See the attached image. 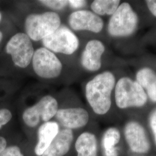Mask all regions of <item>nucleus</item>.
<instances>
[{
	"instance_id": "obj_1",
	"label": "nucleus",
	"mask_w": 156,
	"mask_h": 156,
	"mask_svg": "<svg viewBox=\"0 0 156 156\" xmlns=\"http://www.w3.org/2000/svg\"><path fill=\"white\" fill-rule=\"evenodd\" d=\"M115 85V76L110 71L101 73L87 83L86 97L95 113L104 115L110 110L112 93Z\"/></svg>"
},
{
	"instance_id": "obj_2",
	"label": "nucleus",
	"mask_w": 156,
	"mask_h": 156,
	"mask_svg": "<svg viewBox=\"0 0 156 156\" xmlns=\"http://www.w3.org/2000/svg\"><path fill=\"white\" fill-rule=\"evenodd\" d=\"M115 102L120 109L140 108L147 102L145 90L136 81L128 77L120 78L115 85Z\"/></svg>"
},
{
	"instance_id": "obj_3",
	"label": "nucleus",
	"mask_w": 156,
	"mask_h": 156,
	"mask_svg": "<svg viewBox=\"0 0 156 156\" xmlns=\"http://www.w3.org/2000/svg\"><path fill=\"white\" fill-rule=\"evenodd\" d=\"M60 25L61 19L57 13L46 12L28 15L25 20L24 28L30 39L39 41L54 33Z\"/></svg>"
},
{
	"instance_id": "obj_4",
	"label": "nucleus",
	"mask_w": 156,
	"mask_h": 156,
	"mask_svg": "<svg viewBox=\"0 0 156 156\" xmlns=\"http://www.w3.org/2000/svg\"><path fill=\"white\" fill-rule=\"evenodd\" d=\"M138 24V17L127 2H123L112 15L108 31L114 37H126L134 33Z\"/></svg>"
},
{
	"instance_id": "obj_5",
	"label": "nucleus",
	"mask_w": 156,
	"mask_h": 156,
	"mask_svg": "<svg viewBox=\"0 0 156 156\" xmlns=\"http://www.w3.org/2000/svg\"><path fill=\"white\" fill-rule=\"evenodd\" d=\"M5 50L17 67L25 68L32 62L34 49L31 39L26 33H19L12 37L6 45Z\"/></svg>"
},
{
	"instance_id": "obj_6",
	"label": "nucleus",
	"mask_w": 156,
	"mask_h": 156,
	"mask_svg": "<svg viewBox=\"0 0 156 156\" xmlns=\"http://www.w3.org/2000/svg\"><path fill=\"white\" fill-rule=\"evenodd\" d=\"M44 48L52 52L71 55L78 49L79 41L77 36L66 26H60L56 31L42 41Z\"/></svg>"
},
{
	"instance_id": "obj_7",
	"label": "nucleus",
	"mask_w": 156,
	"mask_h": 156,
	"mask_svg": "<svg viewBox=\"0 0 156 156\" xmlns=\"http://www.w3.org/2000/svg\"><path fill=\"white\" fill-rule=\"evenodd\" d=\"M32 64L35 73L40 78L46 79L57 78L62 69L59 58L53 52L44 47L34 51Z\"/></svg>"
},
{
	"instance_id": "obj_8",
	"label": "nucleus",
	"mask_w": 156,
	"mask_h": 156,
	"mask_svg": "<svg viewBox=\"0 0 156 156\" xmlns=\"http://www.w3.org/2000/svg\"><path fill=\"white\" fill-rule=\"evenodd\" d=\"M58 110L57 100L53 97L47 95L24 111L23 120L28 127L33 128L38 126L41 120L45 122H49L55 116Z\"/></svg>"
},
{
	"instance_id": "obj_9",
	"label": "nucleus",
	"mask_w": 156,
	"mask_h": 156,
	"mask_svg": "<svg viewBox=\"0 0 156 156\" xmlns=\"http://www.w3.org/2000/svg\"><path fill=\"white\" fill-rule=\"evenodd\" d=\"M126 142L129 150L133 153L145 154L149 152L151 145L145 128L140 123L130 121L124 129Z\"/></svg>"
},
{
	"instance_id": "obj_10",
	"label": "nucleus",
	"mask_w": 156,
	"mask_h": 156,
	"mask_svg": "<svg viewBox=\"0 0 156 156\" xmlns=\"http://www.w3.org/2000/svg\"><path fill=\"white\" fill-rule=\"evenodd\" d=\"M68 23L75 31H89L94 33H99L104 27L103 20L88 10L73 12L68 17Z\"/></svg>"
},
{
	"instance_id": "obj_11",
	"label": "nucleus",
	"mask_w": 156,
	"mask_h": 156,
	"mask_svg": "<svg viewBox=\"0 0 156 156\" xmlns=\"http://www.w3.org/2000/svg\"><path fill=\"white\" fill-rule=\"evenodd\" d=\"M55 117L62 126L71 130L83 127L89 120L88 112L82 108L58 109Z\"/></svg>"
},
{
	"instance_id": "obj_12",
	"label": "nucleus",
	"mask_w": 156,
	"mask_h": 156,
	"mask_svg": "<svg viewBox=\"0 0 156 156\" xmlns=\"http://www.w3.org/2000/svg\"><path fill=\"white\" fill-rule=\"evenodd\" d=\"M105 50L104 44L99 40L89 41L85 46L81 56V64L90 72L98 71L101 67V57Z\"/></svg>"
},
{
	"instance_id": "obj_13",
	"label": "nucleus",
	"mask_w": 156,
	"mask_h": 156,
	"mask_svg": "<svg viewBox=\"0 0 156 156\" xmlns=\"http://www.w3.org/2000/svg\"><path fill=\"white\" fill-rule=\"evenodd\" d=\"M73 139V131L64 128L60 130L48 149L41 156H64L69 151Z\"/></svg>"
},
{
	"instance_id": "obj_14",
	"label": "nucleus",
	"mask_w": 156,
	"mask_h": 156,
	"mask_svg": "<svg viewBox=\"0 0 156 156\" xmlns=\"http://www.w3.org/2000/svg\"><path fill=\"white\" fill-rule=\"evenodd\" d=\"M59 126L56 122H48L42 124L38 130V143L35 147V153L41 156L48 149L59 132Z\"/></svg>"
},
{
	"instance_id": "obj_15",
	"label": "nucleus",
	"mask_w": 156,
	"mask_h": 156,
	"mask_svg": "<svg viewBox=\"0 0 156 156\" xmlns=\"http://www.w3.org/2000/svg\"><path fill=\"white\" fill-rule=\"evenodd\" d=\"M136 82L153 102H156V73L149 68H143L136 75Z\"/></svg>"
},
{
	"instance_id": "obj_16",
	"label": "nucleus",
	"mask_w": 156,
	"mask_h": 156,
	"mask_svg": "<svg viewBox=\"0 0 156 156\" xmlns=\"http://www.w3.org/2000/svg\"><path fill=\"white\" fill-rule=\"evenodd\" d=\"M77 156H97L98 143L94 134L84 132L78 136L75 142Z\"/></svg>"
},
{
	"instance_id": "obj_17",
	"label": "nucleus",
	"mask_w": 156,
	"mask_h": 156,
	"mask_svg": "<svg viewBox=\"0 0 156 156\" xmlns=\"http://www.w3.org/2000/svg\"><path fill=\"white\" fill-rule=\"evenodd\" d=\"M121 140L119 130L115 127H110L105 131L102 138V147L104 156H119L117 145Z\"/></svg>"
},
{
	"instance_id": "obj_18",
	"label": "nucleus",
	"mask_w": 156,
	"mask_h": 156,
	"mask_svg": "<svg viewBox=\"0 0 156 156\" xmlns=\"http://www.w3.org/2000/svg\"><path fill=\"white\" fill-rule=\"evenodd\" d=\"M119 0H95L91 5L93 12L98 16L112 15L120 5Z\"/></svg>"
},
{
	"instance_id": "obj_19",
	"label": "nucleus",
	"mask_w": 156,
	"mask_h": 156,
	"mask_svg": "<svg viewBox=\"0 0 156 156\" xmlns=\"http://www.w3.org/2000/svg\"><path fill=\"white\" fill-rule=\"evenodd\" d=\"M39 2L45 6L54 10H62L68 5V1L64 0H42Z\"/></svg>"
},
{
	"instance_id": "obj_20",
	"label": "nucleus",
	"mask_w": 156,
	"mask_h": 156,
	"mask_svg": "<svg viewBox=\"0 0 156 156\" xmlns=\"http://www.w3.org/2000/svg\"><path fill=\"white\" fill-rule=\"evenodd\" d=\"M0 156H24L20 149L17 146L6 147L0 153Z\"/></svg>"
},
{
	"instance_id": "obj_21",
	"label": "nucleus",
	"mask_w": 156,
	"mask_h": 156,
	"mask_svg": "<svg viewBox=\"0 0 156 156\" xmlns=\"http://www.w3.org/2000/svg\"><path fill=\"white\" fill-rule=\"evenodd\" d=\"M11 112L7 109H0V129L6 125L12 119Z\"/></svg>"
},
{
	"instance_id": "obj_22",
	"label": "nucleus",
	"mask_w": 156,
	"mask_h": 156,
	"mask_svg": "<svg viewBox=\"0 0 156 156\" xmlns=\"http://www.w3.org/2000/svg\"><path fill=\"white\" fill-rule=\"evenodd\" d=\"M149 125L153 135L154 142L156 145V109L152 112L150 115Z\"/></svg>"
},
{
	"instance_id": "obj_23",
	"label": "nucleus",
	"mask_w": 156,
	"mask_h": 156,
	"mask_svg": "<svg viewBox=\"0 0 156 156\" xmlns=\"http://www.w3.org/2000/svg\"><path fill=\"white\" fill-rule=\"evenodd\" d=\"M68 4L72 8L79 9L82 8L86 5L87 1L82 0H69L68 1Z\"/></svg>"
},
{
	"instance_id": "obj_24",
	"label": "nucleus",
	"mask_w": 156,
	"mask_h": 156,
	"mask_svg": "<svg viewBox=\"0 0 156 156\" xmlns=\"http://www.w3.org/2000/svg\"><path fill=\"white\" fill-rule=\"evenodd\" d=\"M146 2L149 10L153 15L156 17V0H147Z\"/></svg>"
},
{
	"instance_id": "obj_25",
	"label": "nucleus",
	"mask_w": 156,
	"mask_h": 156,
	"mask_svg": "<svg viewBox=\"0 0 156 156\" xmlns=\"http://www.w3.org/2000/svg\"><path fill=\"white\" fill-rule=\"evenodd\" d=\"M7 146L6 140L2 136H0V153L5 149Z\"/></svg>"
},
{
	"instance_id": "obj_26",
	"label": "nucleus",
	"mask_w": 156,
	"mask_h": 156,
	"mask_svg": "<svg viewBox=\"0 0 156 156\" xmlns=\"http://www.w3.org/2000/svg\"><path fill=\"white\" fill-rule=\"evenodd\" d=\"M2 38H3V34H2V33L0 31V42H1Z\"/></svg>"
},
{
	"instance_id": "obj_27",
	"label": "nucleus",
	"mask_w": 156,
	"mask_h": 156,
	"mask_svg": "<svg viewBox=\"0 0 156 156\" xmlns=\"http://www.w3.org/2000/svg\"><path fill=\"white\" fill-rule=\"evenodd\" d=\"M1 19H2V15H1V12H0V22H1Z\"/></svg>"
}]
</instances>
